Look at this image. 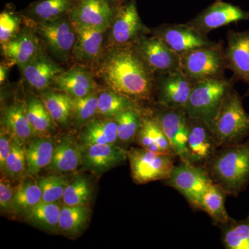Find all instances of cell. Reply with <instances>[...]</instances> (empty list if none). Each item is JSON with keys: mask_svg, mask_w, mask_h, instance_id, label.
<instances>
[{"mask_svg": "<svg viewBox=\"0 0 249 249\" xmlns=\"http://www.w3.org/2000/svg\"><path fill=\"white\" fill-rule=\"evenodd\" d=\"M98 73L109 89L134 103L150 101L155 92L156 75L133 45L111 46L98 62Z\"/></svg>", "mask_w": 249, "mask_h": 249, "instance_id": "obj_1", "label": "cell"}, {"mask_svg": "<svg viewBox=\"0 0 249 249\" xmlns=\"http://www.w3.org/2000/svg\"><path fill=\"white\" fill-rule=\"evenodd\" d=\"M204 168L226 194L238 196L249 184V137L240 143L221 147Z\"/></svg>", "mask_w": 249, "mask_h": 249, "instance_id": "obj_2", "label": "cell"}, {"mask_svg": "<svg viewBox=\"0 0 249 249\" xmlns=\"http://www.w3.org/2000/svg\"><path fill=\"white\" fill-rule=\"evenodd\" d=\"M217 148L235 145L249 137V114L233 87L223 100L211 125Z\"/></svg>", "mask_w": 249, "mask_h": 249, "instance_id": "obj_3", "label": "cell"}, {"mask_svg": "<svg viewBox=\"0 0 249 249\" xmlns=\"http://www.w3.org/2000/svg\"><path fill=\"white\" fill-rule=\"evenodd\" d=\"M235 82L233 78H224L196 83L185 107L186 115L201 119L211 126L223 100Z\"/></svg>", "mask_w": 249, "mask_h": 249, "instance_id": "obj_4", "label": "cell"}, {"mask_svg": "<svg viewBox=\"0 0 249 249\" xmlns=\"http://www.w3.org/2000/svg\"><path fill=\"white\" fill-rule=\"evenodd\" d=\"M181 67L185 74L195 83L225 78L227 61L222 42L181 55Z\"/></svg>", "mask_w": 249, "mask_h": 249, "instance_id": "obj_5", "label": "cell"}, {"mask_svg": "<svg viewBox=\"0 0 249 249\" xmlns=\"http://www.w3.org/2000/svg\"><path fill=\"white\" fill-rule=\"evenodd\" d=\"M176 157L150 151L142 147H132L127 151L131 175L134 182L138 184L168 179Z\"/></svg>", "mask_w": 249, "mask_h": 249, "instance_id": "obj_6", "label": "cell"}, {"mask_svg": "<svg viewBox=\"0 0 249 249\" xmlns=\"http://www.w3.org/2000/svg\"><path fill=\"white\" fill-rule=\"evenodd\" d=\"M35 24L41 42L53 58L64 62L72 57L76 41V31L69 18L65 16Z\"/></svg>", "mask_w": 249, "mask_h": 249, "instance_id": "obj_7", "label": "cell"}, {"mask_svg": "<svg viewBox=\"0 0 249 249\" xmlns=\"http://www.w3.org/2000/svg\"><path fill=\"white\" fill-rule=\"evenodd\" d=\"M165 181L196 209L205 191L213 183L204 167L181 160L179 164L174 165L169 178Z\"/></svg>", "mask_w": 249, "mask_h": 249, "instance_id": "obj_8", "label": "cell"}, {"mask_svg": "<svg viewBox=\"0 0 249 249\" xmlns=\"http://www.w3.org/2000/svg\"><path fill=\"white\" fill-rule=\"evenodd\" d=\"M150 34L160 38L180 56L196 49L212 47L217 43L188 23L163 24L152 29Z\"/></svg>", "mask_w": 249, "mask_h": 249, "instance_id": "obj_9", "label": "cell"}, {"mask_svg": "<svg viewBox=\"0 0 249 249\" xmlns=\"http://www.w3.org/2000/svg\"><path fill=\"white\" fill-rule=\"evenodd\" d=\"M111 46L132 45L150 31L142 24L135 0H129L116 9L110 25Z\"/></svg>", "mask_w": 249, "mask_h": 249, "instance_id": "obj_10", "label": "cell"}, {"mask_svg": "<svg viewBox=\"0 0 249 249\" xmlns=\"http://www.w3.org/2000/svg\"><path fill=\"white\" fill-rule=\"evenodd\" d=\"M195 83L181 69L156 76L155 91L160 106L185 109Z\"/></svg>", "mask_w": 249, "mask_h": 249, "instance_id": "obj_11", "label": "cell"}, {"mask_svg": "<svg viewBox=\"0 0 249 249\" xmlns=\"http://www.w3.org/2000/svg\"><path fill=\"white\" fill-rule=\"evenodd\" d=\"M133 45L156 76L181 69V56L157 36H142Z\"/></svg>", "mask_w": 249, "mask_h": 249, "instance_id": "obj_12", "label": "cell"}, {"mask_svg": "<svg viewBox=\"0 0 249 249\" xmlns=\"http://www.w3.org/2000/svg\"><path fill=\"white\" fill-rule=\"evenodd\" d=\"M118 8L105 0H76L68 18L74 27L106 31Z\"/></svg>", "mask_w": 249, "mask_h": 249, "instance_id": "obj_13", "label": "cell"}, {"mask_svg": "<svg viewBox=\"0 0 249 249\" xmlns=\"http://www.w3.org/2000/svg\"><path fill=\"white\" fill-rule=\"evenodd\" d=\"M188 147L190 163L204 167L217 152V145L211 126L205 121L187 116Z\"/></svg>", "mask_w": 249, "mask_h": 249, "instance_id": "obj_14", "label": "cell"}, {"mask_svg": "<svg viewBox=\"0 0 249 249\" xmlns=\"http://www.w3.org/2000/svg\"><path fill=\"white\" fill-rule=\"evenodd\" d=\"M155 116L168 139L174 151L181 161L188 162V124L183 109L163 107Z\"/></svg>", "mask_w": 249, "mask_h": 249, "instance_id": "obj_15", "label": "cell"}, {"mask_svg": "<svg viewBox=\"0 0 249 249\" xmlns=\"http://www.w3.org/2000/svg\"><path fill=\"white\" fill-rule=\"evenodd\" d=\"M247 19H249V13L247 11L235 5L217 1L188 24L203 34H207L218 28Z\"/></svg>", "mask_w": 249, "mask_h": 249, "instance_id": "obj_16", "label": "cell"}, {"mask_svg": "<svg viewBox=\"0 0 249 249\" xmlns=\"http://www.w3.org/2000/svg\"><path fill=\"white\" fill-rule=\"evenodd\" d=\"M227 69L233 73L234 80L248 86L245 97L249 96V30L227 33V47L224 49Z\"/></svg>", "mask_w": 249, "mask_h": 249, "instance_id": "obj_17", "label": "cell"}, {"mask_svg": "<svg viewBox=\"0 0 249 249\" xmlns=\"http://www.w3.org/2000/svg\"><path fill=\"white\" fill-rule=\"evenodd\" d=\"M83 169L96 175L103 174L124 163L127 151L124 147L108 144L80 145Z\"/></svg>", "mask_w": 249, "mask_h": 249, "instance_id": "obj_18", "label": "cell"}, {"mask_svg": "<svg viewBox=\"0 0 249 249\" xmlns=\"http://www.w3.org/2000/svg\"><path fill=\"white\" fill-rule=\"evenodd\" d=\"M42 48L40 37L32 27H25L9 42L1 45V52L7 62L19 70L35 58Z\"/></svg>", "mask_w": 249, "mask_h": 249, "instance_id": "obj_19", "label": "cell"}, {"mask_svg": "<svg viewBox=\"0 0 249 249\" xmlns=\"http://www.w3.org/2000/svg\"><path fill=\"white\" fill-rule=\"evenodd\" d=\"M20 70L28 84L42 91L48 89L57 76L65 71L47 55L43 49Z\"/></svg>", "mask_w": 249, "mask_h": 249, "instance_id": "obj_20", "label": "cell"}, {"mask_svg": "<svg viewBox=\"0 0 249 249\" xmlns=\"http://www.w3.org/2000/svg\"><path fill=\"white\" fill-rule=\"evenodd\" d=\"M53 85L57 91H62L73 98H80L97 91V84L86 67L77 65L57 76Z\"/></svg>", "mask_w": 249, "mask_h": 249, "instance_id": "obj_21", "label": "cell"}, {"mask_svg": "<svg viewBox=\"0 0 249 249\" xmlns=\"http://www.w3.org/2000/svg\"><path fill=\"white\" fill-rule=\"evenodd\" d=\"M76 41L72 58L81 65L98 64L103 57V42L106 31L76 27Z\"/></svg>", "mask_w": 249, "mask_h": 249, "instance_id": "obj_22", "label": "cell"}, {"mask_svg": "<svg viewBox=\"0 0 249 249\" xmlns=\"http://www.w3.org/2000/svg\"><path fill=\"white\" fill-rule=\"evenodd\" d=\"M1 127L14 138L24 144L37 137L27 117L26 103L20 101L11 104L1 114Z\"/></svg>", "mask_w": 249, "mask_h": 249, "instance_id": "obj_23", "label": "cell"}, {"mask_svg": "<svg viewBox=\"0 0 249 249\" xmlns=\"http://www.w3.org/2000/svg\"><path fill=\"white\" fill-rule=\"evenodd\" d=\"M55 144L48 136H37L25 144L26 176H36L49 166L52 161Z\"/></svg>", "mask_w": 249, "mask_h": 249, "instance_id": "obj_24", "label": "cell"}, {"mask_svg": "<svg viewBox=\"0 0 249 249\" xmlns=\"http://www.w3.org/2000/svg\"><path fill=\"white\" fill-rule=\"evenodd\" d=\"M136 139L145 150L178 157L156 117L142 118Z\"/></svg>", "mask_w": 249, "mask_h": 249, "instance_id": "obj_25", "label": "cell"}, {"mask_svg": "<svg viewBox=\"0 0 249 249\" xmlns=\"http://www.w3.org/2000/svg\"><path fill=\"white\" fill-rule=\"evenodd\" d=\"M79 141L80 145H115L118 142L117 124L113 119H93L82 127Z\"/></svg>", "mask_w": 249, "mask_h": 249, "instance_id": "obj_26", "label": "cell"}, {"mask_svg": "<svg viewBox=\"0 0 249 249\" xmlns=\"http://www.w3.org/2000/svg\"><path fill=\"white\" fill-rule=\"evenodd\" d=\"M82 163V152L71 137H65L55 144V150L49 169L56 173H67L75 171Z\"/></svg>", "mask_w": 249, "mask_h": 249, "instance_id": "obj_27", "label": "cell"}, {"mask_svg": "<svg viewBox=\"0 0 249 249\" xmlns=\"http://www.w3.org/2000/svg\"><path fill=\"white\" fill-rule=\"evenodd\" d=\"M76 0H39L26 9L25 16L34 23L55 20L68 16Z\"/></svg>", "mask_w": 249, "mask_h": 249, "instance_id": "obj_28", "label": "cell"}, {"mask_svg": "<svg viewBox=\"0 0 249 249\" xmlns=\"http://www.w3.org/2000/svg\"><path fill=\"white\" fill-rule=\"evenodd\" d=\"M61 205L58 202H40L24 213V219L31 225L51 233L59 232Z\"/></svg>", "mask_w": 249, "mask_h": 249, "instance_id": "obj_29", "label": "cell"}, {"mask_svg": "<svg viewBox=\"0 0 249 249\" xmlns=\"http://www.w3.org/2000/svg\"><path fill=\"white\" fill-rule=\"evenodd\" d=\"M41 99L55 124L65 127L71 120L73 98L60 91L45 90Z\"/></svg>", "mask_w": 249, "mask_h": 249, "instance_id": "obj_30", "label": "cell"}, {"mask_svg": "<svg viewBox=\"0 0 249 249\" xmlns=\"http://www.w3.org/2000/svg\"><path fill=\"white\" fill-rule=\"evenodd\" d=\"M226 195L220 187L211 183L201 196L198 206V209L209 214L214 224L219 227L231 219L225 207Z\"/></svg>", "mask_w": 249, "mask_h": 249, "instance_id": "obj_31", "label": "cell"}, {"mask_svg": "<svg viewBox=\"0 0 249 249\" xmlns=\"http://www.w3.org/2000/svg\"><path fill=\"white\" fill-rule=\"evenodd\" d=\"M90 210L88 206H67L60 211L59 232L70 237L80 235L88 225Z\"/></svg>", "mask_w": 249, "mask_h": 249, "instance_id": "obj_32", "label": "cell"}, {"mask_svg": "<svg viewBox=\"0 0 249 249\" xmlns=\"http://www.w3.org/2000/svg\"><path fill=\"white\" fill-rule=\"evenodd\" d=\"M25 103L28 119L37 136L52 133L55 124L41 98L30 95Z\"/></svg>", "mask_w": 249, "mask_h": 249, "instance_id": "obj_33", "label": "cell"}, {"mask_svg": "<svg viewBox=\"0 0 249 249\" xmlns=\"http://www.w3.org/2000/svg\"><path fill=\"white\" fill-rule=\"evenodd\" d=\"M222 242L227 249H249V215L242 220L231 219L220 226Z\"/></svg>", "mask_w": 249, "mask_h": 249, "instance_id": "obj_34", "label": "cell"}, {"mask_svg": "<svg viewBox=\"0 0 249 249\" xmlns=\"http://www.w3.org/2000/svg\"><path fill=\"white\" fill-rule=\"evenodd\" d=\"M42 202V191L37 181L31 177L19 183L14 191V212L24 213Z\"/></svg>", "mask_w": 249, "mask_h": 249, "instance_id": "obj_35", "label": "cell"}, {"mask_svg": "<svg viewBox=\"0 0 249 249\" xmlns=\"http://www.w3.org/2000/svg\"><path fill=\"white\" fill-rule=\"evenodd\" d=\"M117 124L118 141L128 145L137 137L142 117L135 105L118 114L114 118Z\"/></svg>", "mask_w": 249, "mask_h": 249, "instance_id": "obj_36", "label": "cell"}, {"mask_svg": "<svg viewBox=\"0 0 249 249\" xmlns=\"http://www.w3.org/2000/svg\"><path fill=\"white\" fill-rule=\"evenodd\" d=\"M98 115L106 119H113L134 102L124 95L109 89L98 93Z\"/></svg>", "mask_w": 249, "mask_h": 249, "instance_id": "obj_37", "label": "cell"}, {"mask_svg": "<svg viewBox=\"0 0 249 249\" xmlns=\"http://www.w3.org/2000/svg\"><path fill=\"white\" fill-rule=\"evenodd\" d=\"M92 192L89 179L84 175H77L67 184L62 201L67 206H88Z\"/></svg>", "mask_w": 249, "mask_h": 249, "instance_id": "obj_38", "label": "cell"}, {"mask_svg": "<svg viewBox=\"0 0 249 249\" xmlns=\"http://www.w3.org/2000/svg\"><path fill=\"white\" fill-rule=\"evenodd\" d=\"M3 175L7 178L18 179L26 175L27 160H26L25 144L13 137L11 152L6 160Z\"/></svg>", "mask_w": 249, "mask_h": 249, "instance_id": "obj_39", "label": "cell"}, {"mask_svg": "<svg viewBox=\"0 0 249 249\" xmlns=\"http://www.w3.org/2000/svg\"><path fill=\"white\" fill-rule=\"evenodd\" d=\"M97 91L80 98H73L71 120L77 126L83 127L98 115Z\"/></svg>", "mask_w": 249, "mask_h": 249, "instance_id": "obj_40", "label": "cell"}, {"mask_svg": "<svg viewBox=\"0 0 249 249\" xmlns=\"http://www.w3.org/2000/svg\"><path fill=\"white\" fill-rule=\"evenodd\" d=\"M37 182L42 191V201L47 203L58 202L62 199L69 183L66 177L56 173L40 178Z\"/></svg>", "mask_w": 249, "mask_h": 249, "instance_id": "obj_41", "label": "cell"}, {"mask_svg": "<svg viewBox=\"0 0 249 249\" xmlns=\"http://www.w3.org/2000/svg\"><path fill=\"white\" fill-rule=\"evenodd\" d=\"M22 18L12 11H3L0 14V43L9 42L20 29Z\"/></svg>", "mask_w": 249, "mask_h": 249, "instance_id": "obj_42", "label": "cell"}, {"mask_svg": "<svg viewBox=\"0 0 249 249\" xmlns=\"http://www.w3.org/2000/svg\"><path fill=\"white\" fill-rule=\"evenodd\" d=\"M6 178L4 176L0 181V208L4 212H14L15 188Z\"/></svg>", "mask_w": 249, "mask_h": 249, "instance_id": "obj_43", "label": "cell"}, {"mask_svg": "<svg viewBox=\"0 0 249 249\" xmlns=\"http://www.w3.org/2000/svg\"><path fill=\"white\" fill-rule=\"evenodd\" d=\"M13 137L3 127L0 131V168L1 172L4 170L5 163L9 157L12 146Z\"/></svg>", "mask_w": 249, "mask_h": 249, "instance_id": "obj_44", "label": "cell"}, {"mask_svg": "<svg viewBox=\"0 0 249 249\" xmlns=\"http://www.w3.org/2000/svg\"><path fill=\"white\" fill-rule=\"evenodd\" d=\"M8 68H9V66L4 65V64H1V66H0V83L1 85L4 84L5 80H6Z\"/></svg>", "mask_w": 249, "mask_h": 249, "instance_id": "obj_45", "label": "cell"}, {"mask_svg": "<svg viewBox=\"0 0 249 249\" xmlns=\"http://www.w3.org/2000/svg\"><path fill=\"white\" fill-rule=\"evenodd\" d=\"M105 1H107L116 8L119 7L121 5L124 4V0H105Z\"/></svg>", "mask_w": 249, "mask_h": 249, "instance_id": "obj_46", "label": "cell"}]
</instances>
